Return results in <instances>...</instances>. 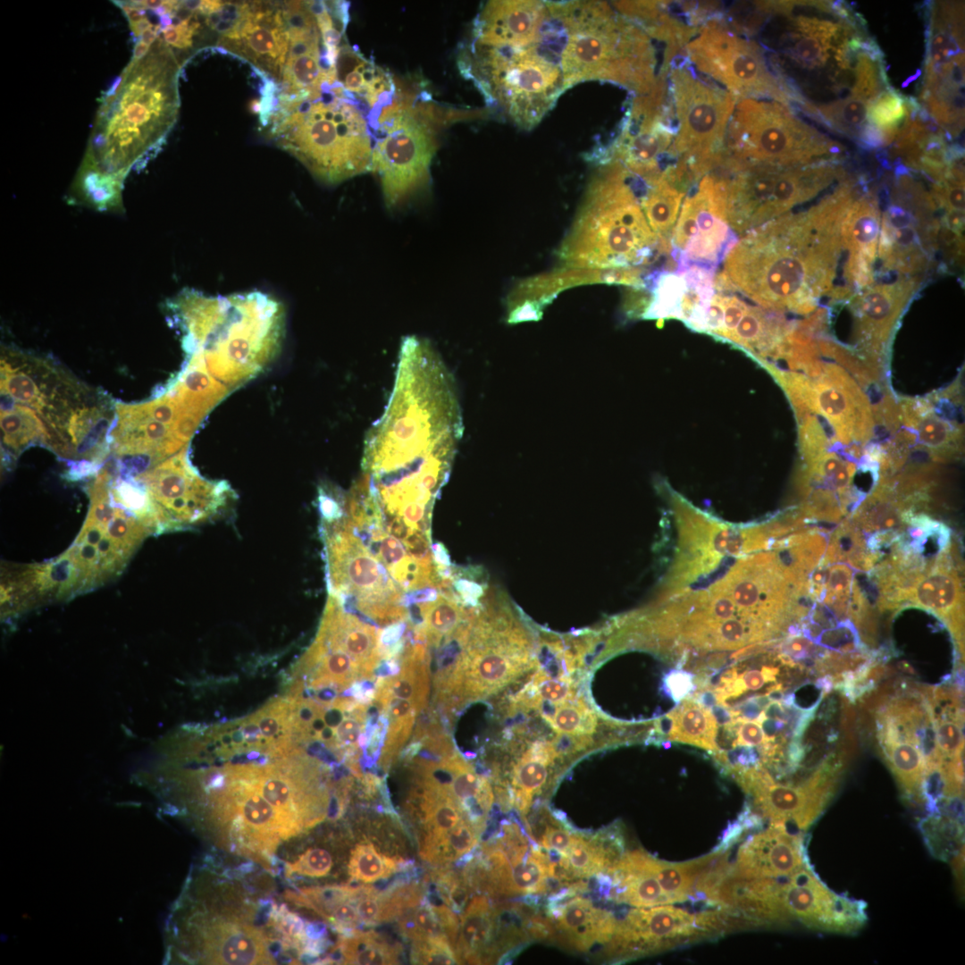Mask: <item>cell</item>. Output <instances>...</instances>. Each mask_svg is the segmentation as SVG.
Segmentation results:
<instances>
[{
  "mask_svg": "<svg viewBox=\"0 0 965 965\" xmlns=\"http://www.w3.org/2000/svg\"><path fill=\"white\" fill-rule=\"evenodd\" d=\"M421 614L417 627L423 632L427 644L438 646L443 639L451 637L461 620V611L450 599L439 594L434 600L415 603Z\"/></svg>",
  "mask_w": 965,
  "mask_h": 965,
  "instance_id": "obj_43",
  "label": "cell"
},
{
  "mask_svg": "<svg viewBox=\"0 0 965 965\" xmlns=\"http://www.w3.org/2000/svg\"><path fill=\"white\" fill-rule=\"evenodd\" d=\"M130 477L145 491L158 533L214 518L232 501L234 495L226 482H213L200 476L188 459L187 448Z\"/></svg>",
  "mask_w": 965,
  "mask_h": 965,
  "instance_id": "obj_19",
  "label": "cell"
},
{
  "mask_svg": "<svg viewBox=\"0 0 965 965\" xmlns=\"http://www.w3.org/2000/svg\"><path fill=\"white\" fill-rule=\"evenodd\" d=\"M913 289L912 280L870 288L858 301V311L863 326L882 336L896 318Z\"/></svg>",
  "mask_w": 965,
  "mask_h": 965,
  "instance_id": "obj_39",
  "label": "cell"
},
{
  "mask_svg": "<svg viewBox=\"0 0 965 965\" xmlns=\"http://www.w3.org/2000/svg\"><path fill=\"white\" fill-rule=\"evenodd\" d=\"M549 17L541 1H489L474 26V44L488 47H523L541 36Z\"/></svg>",
  "mask_w": 965,
  "mask_h": 965,
  "instance_id": "obj_26",
  "label": "cell"
},
{
  "mask_svg": "<svg viewBox=\"0 0 965 965\" xmlns=\"http://www.w3.org/2000/svg\"><path fill=\"white\" fill-rule=\"evenodd\" d=\"M687 191L672 232L669 256L676 273L690 268L717 273L738 240L727 219V176L711 171Z\"/></svg>",
  "mask_w": 965,
  "mask_h": 965,
  "instance_id": "obj_18",
  "label": "cell"
},
{
  "mask_svg": "<svg viewBox=\"0 0 965 965\" xmlns=\"http://www.w3.org/2000/svg\"><path fill=\"white\" fill-rule=\"evenodd\" d=\"M689 63L729 94L744 98L773 99L786 105L791 96L754 40L726 23L709 19L695 29L684 48Z\"/></svg>",
  "mask_w": 965,
  "mask_h": 965,
  "instance_id": "obj_16",
  "label": "cell"
},
{
  "mask_svg": "<svg viewBox=\"0 0 965 965\" xmlns=\"http://www.w3.org/2000/svg\"><path fill=\"white\" fill-rule=\"evenodd\" d=\"M575 835L559 827H547L541 835L542 846L556 852L559 856H564L571 847Z\"/></svg>",
  "mask_w": 965,
  "mask_h": 965,
  "instance_id": "obj_57",
  "label": "cell"
},
{
  "mask_svg": "<svg viewBox=\"0 0 965 965\" xmlns=\"http://www.w3.org/2000/svg\"><path fill=\"white\" fill-rule=\"evenodd\" d=\"M557 732L583 735L594 732L596 717L586 703L579 698H572L558 703L551 713L542 715Z\"/></svg>",
  "mask_w": 965,
  "mask_h": 965,
  "instance_id": "obj_46",
  "label": "cell"
},
{
  "mask_svg": "<svg viewBox=\"0 0 965 965\" xmlns=\"http://www.w3.org/2000/svg\"><path fill=\"white\" fill-rule=\"evenodd\" d=\"M290 46L282 2L248 1L232 29L220 36L216 47L248 61L280 84Z\"/></svg>",
  "mask_w": 965,
  "mask_h": 965,
  "instance_id": "obj_23",
  "label": "cell"
},
{
  "mask_svg": "<svg viewBox=\"0 0 965 965\" xmlns=\"http://www.w3.org/2000/svg\"><path fill=\"white\" fill-rule=\"evenodd\" d=\"M833 161L791 167L754 166L727 173V219L738 235L815 197L843 169Z\"/></svg>",
  "mask_w": 965,
  "mask_h": 965,
  "instance_id": "obj_14",
  "label": "cell"
},
{
  "mask_svg": "<svg viewBox=\"0 0 965 965\" xmlns=\"http://www.w3.org/2000/svg\"><path fill=\"white\" fill-rule=\"evenodd\" d=\"M432 552L433 561L439 567H446L449 566V558L447 550L444 549L441 543H435L432 546Z\"/></svg>",
  "mask_w": 965,
  "mask_h": 965,
  "instance_id": "obj_59",
  "label": "cell"
},
{
  "mask_svg": "<svg viewBox=\"0 0 965 965\" xmlns=\"http://www.w3.org/2000/svg\"><path fill=\"white\" fill-rule=\"evenodd\" d=\"M447 936L414 941L412 962L416 964H456L459 960Z\"/></svg>",
  "mask_w": 965,
  "mask_h": 965,
  "instance_id": "obj_49",
  "label": "cell"
},
{
  "mask_svg": "<svg viewBox=\"0 0 965 965\" xmlns=\"http://www.w3.org/2000/svg\"><path fill=\"white\" fill-rule=\"evenodd\" d=\"M339 948L345 964H397L400 955L399 945L374 932L354 931L341 939Z\"/></svg>",
  "mask_w": 965,
  "mask_h": 965,
  "instance_id": "obj_42",
  "label": "cell"
},
{
  "mask_svg": "<svg viewBox=\"0 0 965 965\" xmlns=\"http://www.w3.org/2000/svg\"><path fill=\"white\" fill-rule=\"evenodd\" d=\"M181 67L161 35L144 56L131 58L100 99L81 165L122 182L155 154L177 121Z\"/></svg>",
  "mask_w": 965,
  "mask_h": 965,
  "instance_id": "obj_3",
  "label": "cell"
},
{
  "mask_svg": "<svg viewBox=\"0 0 965 965\" xmlns=\"http://www.w3.org/2000/svg\"><path fill=\"white\" fill-rule=\"evenodd\" d=\"M558 254L568 268L587 270L650 269L668 256L619 162L604 164L592 177Z\"/></svg>",
  "mask_w": 965,
  "mask_h": 965,
  "instance_id": "obj_8",
  "label": "cell"
},
{
  "mask_svg": "<svg viewBox=\"0 0 965 965\" xmlns=\"http://www.w3.org/2000/svg\"><path fill=\"white\" fill-rule=\"evenodd\" d=\"M206 960L213 964H274L263 934L237 920L218 919L206 933Z\"/></svg>",
  "mask_w": 965,
  "mask_h": 965,
  "instance_id": "obj_31",
  "label": "cell"
},
{
  "mask_svg": "<svg viewBox=\"0 0 965 965\" xmlns=\"http://www.w3.org/2000/svg\"><path fill=\"white\" fill-rule=\"evenodd\" d=\"M332 867L331 854L324 849L311 848L302 853L294 862L287 863L286 874L311 877H325Z\"/></svg>",
  "mask_w": 965,
  "mask_h": 965,
  "instance_id": "obj_51",
  "label": "cell"
},
{
  "mask_svg": "<svg viewBox=\"0 0 965 965\" xmlns=\"http://www.w3.org/2000/svg\"><path fill=\"white\" fill-rule=\"evenodd\" d=\"M479 834L475 827L463 818L433 848L422 854V857L430 862L441 864L459 859L476 845Z\"/></svg>",
  "mask_w": 965,
  "mask_h": 965,
  "instance_id": "obj_47",
  "label": "cell"
},
{
  "mask_svg": "<svg viewBox=\"0 0 965 965\" xmlns=\"http://www.w3.org/2000/svg\"><path fill=\"white\" fill-rule=\"evenodd\" d=\"M1 441L4 455L17 457L32 445L50 449L51 438L46 424L32 408L1 398Z\"/></svg>",
  "mask_w": 965,
  "mask_h": 965,
  "instance_id": "obj_34",
  "label": "cell"
},
{
  "mask_svg": "<svg viewBox=\"0 0 965 965\" xmlns=\"http://www.w3.org/2000/svg\"><path fill=\"white\" fill-rule=\"evenodd\" d=\"M818 642L839 652L854 650L860 644L858 634L850 622L825 631L820 634Z\"/></svg>",
  "mask_w": 965,
  "mask_h": 965,
  "instance_id": "obj_54",
  "label": "cell"
},
{
  "mask_svg": "<svg viewBox=\"0 0 965 965\" xmlns=\"http://www.w3.org/2000/svg\"><path fill=\"white\" fill-rule=\"evenodd\" d=\"M186 332L185 348L231 391L259 375L279 354L282 305L261 291L208 297L183 292L171 305Z\"/></svg>",
  "mask_w": 965,
  "mask_h": 965,
  "instance_id": "obj_4",
  "label": "cell"
},
{
  "mask_svg": "<svg viewBox=\"0 0 965 965\" xmlns=\"http://www.w3.org/2000/svg\"><path fill=\"white\" fill-rule=\"evenodd\" d=\"M918 431L920 441L931 448L943 447L952 438L947 424L934 415L924 416L919 423Z\"/></svg>",
  "mask_w": 965,
  "mask_h": 965,
  "instance_id": "obj_55",
  "label": "cell"
},
{
  "mask_svg": "<svg viewBox=\"0 0 965 965\" xmlns=\"http://www.w3.org/2000/svg\"><path fill=\"white\" fill-rule=\"evenodd\" d=\"M815 399L819 410L835 425L846 427L851 409L845 396L838 390L820 385L817 389Z\"/></svg>",
  "mask_w": 965,
  "mask_h": 965,
  "instance_id": "obj_52",
  "label": "cell"
},
{
  "mask_svg": "<svg viewBox=\"0 0 965 965\" xmlns=\"http://www.w3.org/2000/svg\"><path fill=\"white\" fill-rule=\"evenodd\" d=\"M323 524L329 594L381 625L406 620L408 611L402 605L403 590L364 545L344 515Z\"/></svg>",
  "mask_w": 965,
  "mask_h": 965,
  "instance_id": "obj_13",
  "label": "cell"
},
{
  "mask_svg": "<svg viewBox=\"0 0 965 965\" xmlns=\"http://www.w3.org/2000/svg\"><path fill=\"white\" fill-rule=\"evenodd\" d=\"M734 774L753 797L760 814L773 827L787 832L788 825L798 830L807 829L833 797L837 783L821 771H815L798 785L775 783L763 768H744Z\"/></svg>",
  "mask_w": 965,
  "mask_h": 965,
  "instance_id": "obj_22",
  "label": "cell"
},
{
  "mask_svg": "<svg viewBox=\"0 0 965 965\" xmlns=\"http://www.w3.org/2000/svg\"><path fill=\"white\" fill-rule=\"evenodd\" d=\"M495 914L484 896H475L466 907L455 943V952L460 961L479 963L492 939Z\"/></svg>",
  "mask_w": 965,
  "mask_h": 965,
  "instance_id": "obj_38",
  "label": "cell"
},
{
  "mask_svg": "<svg viewBox=\"0 0 965 965\" xmlns=\"http://www.w3.org/2000/svg\"><path fill=\"white\" fill-rule=\"evenodd\" d=\"M807 864L801 837L772 826L740 846L730 870L745 878L778 877L793 875Z\"/></svg>",
  "mask_w": 965,
  "mask_h": 965,
  "instance_id": "obj_27",
  "label": "cell"
},
{
  "mask_svg": "<svg viewBox=\"0 0 965 965\" xmlns=\"http://www.w3.org/2000/svg\"><path fill=\"white\" fill-rule=\"evenodd\" d=\"M879 218L877 201L872 196H864L860 199L854 197L842 222L841 234L850 253L847 278L860 288L873 281Z\"/></svg>",
  "mask_w": 965,
  "mask_h": 965,
  "instance_id": "obj_28",
  "label": "cell"
},
{
  "mask_svg": "<svg viewBox=\"0 0 965 965\" xmlns=\"http://www.w3.org/2000/svg\"><path fill=\"white\" fill-rule=\"evenodd\" d=\"M936 744L943 762L952 759L963 751V733L961 720L952 717L934 718Z\"/></svg>",
  "mask_w": 965,
  "mask_h": 965,
  "instance_id": "obj_50",
  "label": "cell"
},
{
  "mask_svg": "<svg viewBox=\"0 0 965 965\" xmlns=\"http://www.w3.org/2000/svg\"><path fill=\"white\" fill-rule=\"evenodd\" d=\"M783 21L778 59L804 77L793 101L823 122L853 102H871L885 77L883 55L862 19L831 1L768 4Z\"/></svg>",
  "mask_w": 965,
  "mask_h": 965,
  "instance_id": "obj_2",
  "label": "cell"
},
{
  "mask_svg": "<svg viewBox=\"0 0 965 965\" xmlns=\"http://www.w3.org/2000/svg\"><path fill=\"white\" fill-rule=\"evenodd\" d=\"M690 677L686 674H674L667 677V686L672 694L679 699L689 690Z\"/></svg>",
  "mask_w": 965,
  "mask_h": 965,
  "instance_id": "obj_58",
  "label": "cell"
},
{
  "mask_svg": "<svg viewBox=\"0 0 965 965\" xmlns=\"http://www.w3.org/2000/svg\"><path fill=\"white\" fill-rule=\"evenodd\" d=\"M393 389L364 440L362 467L371 489L400 505L434 504L461 433L453 381L424 338H403Z\"/></svg>",
  "mask_w": 965,
  "mask_h": 965,
  "instance_id": "obj_1",
  "label": "cell"
},
{
  "mask_svg": "<svg viewBox=\"0 0 965 965\" xmlns=\"http://www.w3.org/2000/svg\"><path fill=\"white\" fill-rule=\"evenodd\" d=\"M558 931L573 947L586 951L596 943L611 940L617 921L608 912L593 906L587 899L575 897L551 909Z\"/></svg>",
  "mask_w": 965,
  "mask_h": 965,
  "instance_id": "obj_32",
  "label": "cell"
},
{
  "mask_svg": "<svg viewBox=\"0 0 965 965\" xmlns=\"http://www.w3.org/2000/svg\"><path fill=\"white\" fill-rule=\"evenodd\" d=\"M913 600L948 621L955 632H961V593L953 573L939 568L928 574L917 585Z\"/></svg>",
  "mask_w": 965,
  "mask_h": 965,
  "instance_id": "obj_40",
  "label": "cell"
},
{
  "mask_svg": "<svg viewBox=\"0 0 965 965\" xmlns=\"http://www.w3.org/2000/svg\"><path fill=\"white\" fill-rule=\"evenodd\" d=\"M627 853L640 868L659 881L674 902H681L695 895L696 881L712 857L710 854L692 861L668 862L657 860L642 850Z\"/></svg>",
  "mask_w": 965,
  "mask_h": 965,
  "instance_id": "obj_37",
  "label": "cell"
},
{
  "mask_svg": "<svg viewBox=\"0 0 965 965\" xmlns=\"http://www.w3.org/2000/svg\"><path fill=\"white\" fill-rule=\"evenodd\" d=\"M667 76L676 123L672 158L699 180L719 165L736 100L689 62L672 64Z\"/></svg>",
  "mask_w": 965,
  "mask_h": 965,
  "instance_id": "obj_12",
  "label": "cell"
},
{
  "mask_svg": "<svg viewBox=\"0 0 965 965\" xmlns=\"http://www.w3.org/2000/svg\"><path fill=\"white\" fill-rule=\"evenodd\" d=\"M533 687L539 698L553 704H558L574 698L572 681L562 676L551 679L543 672H538L533 679Z\"/></svg>",
  "mask_w": 965,
  "mask_h": 965,
  "instance_id": "obj_53",
  "label": "cell"
},
{
  "mask_svg": "<svg viewBox=\"0 0 965 965\" xmlns=\"http://www.w3.org/2000/svg\"><path fill=\"white\" fill-rule=\"evenodd\" d=\"M584 283H604V271L567 268L527 279L508 298L510 306L524 301L523 306L512 308L510 317L524 309H531L533 304L550 302L566 289Z\"/></svg>",
  "mask_w": 965,
  "mask_h": 965,
  "instance_id": "obj_36",
  "label": "cell"
},
{
  "mask_svg": "<svg viewBox=\"0 0 965 965\" xmlns=\"http://www.w3.org/2000/svg\"><path fill=\"white\" fill-rule=\"evenodd\" d=\"M96 395L45 358L19 350H2L1 398L38 414L50 434V449L63 459L68 453L67 430L71 419Z\"/></svg>",
  "mask_w": 965,
  "mask_h": 965,
  "instance_id": "obj_17",
  "label": "cell"
},
{
  "mask_svg": "<svg viewBox=\"0 0 965 965\" xmlns=\"http://www.w3.org/2000/svg\"><path fill=\"white\" fill-rule=\"evenodd\" d=\"M672 741L717 750V722L711 710L694 700H684L661 721Z\"/></svg>",
  "mask_w": 965,
  "mask_h": 965,
  "instance_id": "obj_35",
  "label": "cell"
},
{
  "mask_svg": "<svg viewBox=\"0 0 965 965\" xmlns=\"http://www.w3.org/2000/svg\"><path fill=\"white\" fill-rule=\"evenodd\" d=\"M699 914L669 904L638 908L617 923L610 947L620 956L660 952L709 936Z\"/></svg>",
  "mask_w": 965,
  "mask_h": 965,
  "instance_id": "obj_25",
  "label": "cell"
},
{
  "mask_svg": "<svg viewBox=\"0 0 965 965\" xmlns=\"http://www.w3.org/2000/svg\"><path fill=\"white\" fill-rule=\"evenodd\" d=\"M877 737L885 761L903 793L910 799L923 801L921 788L927 762L915 734L893 718L880 715Z\"/></svg>",
  "mask_w": 965,
  "mask_h": 965,
  "instance_id": "obj_30",
  "label": "cell"
},
{
  "mask_svg": "<svg viewBox=\"0 0 965 965\" xmlns=\"http://www.w3.org/2000/svg\"><path fill=\"white\" fill-rule=\"evenodd\" d=\"M924 839L932 854L946 860L957 855L963 839L961 819L949 813L933 814L920 823Z\"/></svg>",
  "mask_w": 965,
  "mask_h": 965,
  "instance_id": "obj_44",
  "label": "cell"
},
{
  "mask_svg": "<svg viewBox=\"0 0 965 965\" xmlns=\"http://www.w3.org/2000/svg\"><path fill=\"white\" fill-rule=\"evenodd\" d=\"M337 80L366 108L374 128L394 101L395 85L390 74L351 49L340 45L336 61Z\"/></svg>",
  "mask_w": 965,
  "mask_h": 965,
  "instance_id": "obj_29",
  "label": "cell"
},
{
  "mask_svg": "<svg viewBox=\"0 0 965 965\" xmlns=\"http://www.w3.org/2000/svg\"><path fill=\"white\" fill-rule=\"evenodd\" d=\"M407 862L379 853L373 844H358L351 852L348 873L353 879L373 883L386 878Z\"/></svg>",
  "mask_w": 965,
  "mask_h": 965,
  "instance_id": "obj_45",
  "label": "cell"
},
{
  "mask_svg": "<svg viewBox=\"0 0 965 965\" xmlns=\"http://www.w3.org/2000/svg\"><path fill=\"white\" fill-rule=\"evenodd\" d=\"M88 493V513L73 544L52 561L33 566L44 601L69 599L115 578L154 534L145 518L114 495L107 472L97 473Z\"/></svg>",
  "mask_w": 965,
  "mask_h": 965,
  "instance_id": "obj_9",
  "label": "cell"
},
{
  "mask_svg": "<svg viewBox=\"0 0 965 965\" xmlns=\"http://www.w3.org/2000/svg\"><path fill=\"white\" fill-rule=\"evenodd\" d=\"M399 918L401 933L413 941L447 936L440 918L425 897H423L420 906H415Z\"/></svg>",
  "mask_w": 965,
  "mask_h": 965,
  "instance_id": "obj_48",
  "label": "cell"
},
{
  "mask_svg": "<svg viewBox=\"0 0 965 965\" xmlns=\"http://www.w3.org/2000/svg\"><path fill=\"white\" fill-rule=\"evenodd\" d=\"M437 149L428 120L396 101L382 114L371 171L376 175L386 206L398 209L431 184V164Z\"/></svg>",
  "mask_w": 965,
  "mask_h": 965,
  "instance_id": "obj_15",
  "label": "cell"
},
{
  "mask_svg": "<svg viewBox=\"0 0 965 965\" xmlns=\"http://www.w3.org/2000/svg\"><path fill=\"white\" fill-rule=\"evenodd\" d=\"M774 898L790 921L827 932L850 934L866 922L865 904L830 891L807 864L790 876L776 877Z\"/></svg>",
  "mask_w": 965,
  "mask_h": 965,
  "instance_id": "obj_21",
  "label": "cell"
},
{
  "mask_svg": "<svg viewBox=\"0 0 965 965\" xmlns=\"http://www.w3.org/2000/svg\"><path fill=\"white\" fill-rule=\"evenodd\" d=\"M218 820L231 823L250 850L273 853L285 831L273 807L239 772L226 765L218 773Z\"/></svg>",
  "mask_w": 965,
  "mask_h": 965,
  "instance_id": "obj_24",
  "label": "cell"
},
{
  "mask_svg": "<svg viewBox=\"0 0 965 965\" xmlns=\"http://www.w3.org/2000/svg\"><path fill=\"white\" fill-rule=\"evenodd\" d=\"M818 473L835 489H843L849 483L850 474L848 468L835 456L826 457L818 465Z\"/></svg>",
  "mask_w": 965,
  "mask_h": 965,
  "instance_id": "obj_56",
  "label": "cell"
},
{
  "mask_svg": "<svg viewBox=\"0 0 965 965\" xmlns=\"http://www.w3.org/2000/svg\"><path fill=\"white\" fill-rule=\"evenodd\" d=\"M834 263L803 213L741 236L719 273L728 288L768 308L807 312L830 290Z\"/></svg>",
  "mask_w": 965,
  "mask_h": 965,
  "instance_id": "obj_5",
  "label": "cell"
},
{
  "mask_svg": "<svg viewBox=\"0 0 965 965\" xmlns=\"http://www.w3.org/2000/svg\"><path fill=\"white\" fill-rule=\"evenodd\" d=\"M687 190L666 172L650 179L639 178L638 195L645 218L669 254L672 232Z\"/></svg>",
  "mask_w": 965,
  "mask_h": 965,
  "instance_id": "obj_33",
  "label": "cell"
},
{
  "mask_svg": "<svg viewBox=\"0 0 965 965\" xmlns=\"http://www.w3.org/2000/svg\"><path fill=\"white\" fill-rule=\"evenodd\" d=\"M557 755V751L550 743L537 742L515 766V801L521 812H527L533 795L541 790L548 778L549 766Z\"/></svg>",
  "mask_w": 965,
  "mask_h": 965,
  "instance_id": "obj_41",
  "label": "cell"
},
{
  "mask_svg": "<svg viewBox=\"0 0 965 965\" xmlns=\"http://www.w3.org/2000/svg\"><path fill=\"white\" fill-rule=\"evenodd\" d=\"M366 109L337 80L310 93H276L265 126L314 177L335 185L371 171L374 143Z\"/></svg>",
  "mask_w": 965,
  "mask_h": 965,
  "instance_id": "obj_6",
  "label": "cell"
},
{
  "mask_svg": "<svg viewBox=\"0 0 965 965\" xmlns=\"http://www.w3.org/2000/svg\"><path fill=\"white\" fill-rule=\"evenodd\" d=\"M841 146L799 117L789 105L766 98L735 104L717 169L791 167L833 161Z\"/></svg>",
  "mask_w": 965,
  "mask_h": 965,
  "instance_id": "obj_10",
  "label": "cell"
},
{
  "mask_svg": "<svg viewBox=\"0 0 965 965\" xmlns=\"http://www.w3.org/2000/svg\"><path fill=\"white\" fill-rule=\"evenodd\" d=\"M667 94V83L661 82L632 104L609 161L619 162L634 176L656 177L674 164L676 130L671 106L666 104Z\"/></svg>",
  "mask_w": 965,
  "mask_h": 965,
  "instance_id": "obj_20",
  "label": "cell"
},
{
  "mask_svg": "<svg viewBox=\"0 0 965 965\" xmlns=\"http://www.w3.org/2000/svg\"><path fill=\"white\" fill-rule=\"evenodd\" d=\"M548 42L556 51L565 88L590 80H608L637 95L666 78L656 74L651 36L603 2L548 3Z\"/></svg>",
  "mask_w": 965,
  "mask_h": 965,
  "instance_id": "obj_7",
  "label": "cell"
},
{
  "mask_svg": "<svg viewBox=\"0 0 965 965\" xmlns=\"http://www.w3.org/2000/svg\"><path fill=\"white\" fill-rule=\"evenodd\" d=\"M472 53L460 61L464 70L521 129L535 127L566 90L557 53L541 38L515 48L474 44Z\"/></svg>",
  "mask_w": 965,
  "mask_h": 965,
  "instance_id": "obj_11",
  "label": "cell"
}]
</instances>
